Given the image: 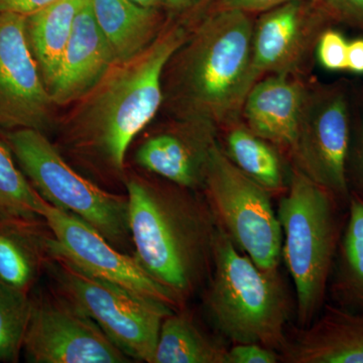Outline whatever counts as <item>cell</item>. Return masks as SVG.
Here are the masks:
<instances>
[{"label": "cell", "mask_w": 363, "mask_h": 363, "mask_svg": "<svg viewBox=\"0 0 363 363\" xmlns=\"http://www.w3.org/2000/svg\"><path fill=\"white\" fill-rule=\"evenodd\" d=\"M333 23L363 32V0H310Z\"/></svg>", "instance_id": "28"}, {"label": "cell", "mask_w": 363, "mask_h": 363, "mask_svg": "<svg viewBox=\"0 0 363 363\" xmlns=\"http://www.w3.org/2000/svg\"><path fill=\"white\" fill-rule=\"evenodd\" d=\"M220 145L228 159L248 178L266 189L272 196L286 190V175L281 152L271 143L255 135L241 119L222 128Z\"/></svg>", "instance_id": "21"}, {"label": "cell", "mask_w": 363, "mask_h": 363, "mask_svg": "<svg viewBox=\"0 0 363 363\" xmlns=\"http://www.w3.org/2000/svg\"><path fill=\"white\" fill-rule=\"evenodd\" d=\"M116 63L111 45L95 20L90 1L86 0L74 21L56 80L49 91L55 106L77 102Z\"/></svg>", "instance_id": "16"}, {"label": "cell", "mask_w": 363, "mask_h": 363, "mask_svg": "<svg viewBox=\"0 0 363 363\" xmlns=\"http://www.w3.org/2000/svg\"><path fill=\"white\" fill-rule=\"evenodd\" d=\"M44 220L0 221V281L30 294L49 259Z\"/></svg>", "instance_id": "19"}, {"label": "cell", "mask_w": 363, "mask_h": 363, "mask_svg": "<svg viewBox=\"0 0 363 363\" xmlns=\"http://www.w3.org/2000/svg\"><path fill=\"white\" fill-rule=\"evenodd\" d=\"M333 23L310 0H296L260 16L255 23L247 86L269 75L306 77L318 42Z\"/></svg>", "instance_id": "12"}, {"label": "cell", "mask_w": 363, "mask_h": 363, "mask_svg": "<svg viewBox=\"0 0 363 363\" xmlns=\"http://www.w3.org/2000/svg\"><path fill=\"white\" fill-rule=\"evenodd\" d=\"M278 351L257 343H235L228 348V363H277Z\"/></svg>", "instance_id": "29"}, {"label": "cell", "mask_w": 363, "mask_h": 363, "mask_svg": "<svg viewBox=\"0 0 363 363\" xmlns=\"http://www.w3.org/2000/svg\"><path fill=\"white\" fill-rule=\"evenodd\" d=\"M42 218L49 229V255L65 260L93 278L180 309L183 303L160 285L136 262L77 216L45 201Z\"/></svg>", "instance_id": "10"}, {"label": "cell", "mask_w": 363, "mask_h": 363, "mask_svg": "<svg viewBox=\"0 0 363 363\" xmlns=\"http://www.w3.org/2000/svg\"><path fill=\"white\" fill-rule=\"evenodd\" d=\"M208 0H164V9L169 20H180L181 16L193 13Z\"/></svg>", "instance_id": "32"}, {"label": "cell", "mask_w": 363, "mask_h": 363, "mask_svg": "<svg viewBox=\"0 0 363 363\" xmlns=\"http://www.w3.org/2000/svg\"><path fill=\"white\" fill-rule=\"evenodd\" d=\"M347 70L363 75V38L348 42Z\"/></svg>", "instance_id": "33"}, {"label": "cell", "mask_w": 363, "mask_h": 363, "mask_svg": "<svg viewBox=\"0 0 363 363\" xmlns=\"http://www.w3.org/2000/svg\"><path fill=\"white\" fill-rule=\"evenodd\" d=\"M305 77L269 75L252 86L240 118L255 135L289 155L297 136L307 93Z\"/></svg>", "instance_id": "15"}, {"label": "cell", "mask_w": 363, "mask_h": 363, "mask_svg": "<svg viewBox=\"0 0 363 363\" xmlns=\"http://www.w3.org/2000/svg\"><path fill=\"white\" fill-rule=\"evenodd\" d=\"M202 191L217 225L236 247L260 269L279 271L283 234L272 196L228 159L219 140L210 155Z\"/></svg>", "instance_id": "8"}, {"label": "cell", "mask_w": 363, "mask_h": 363, "mask_svg": "<svg viewBox=\"0 0 363 363\" xmlns=\"http://www.w3.org/2000/svg\"><path fill=\"white\" fill-rule=\"evenodd\" d=\"M345 81L309 80L291 166L335 196L347 207L351 192L347 176L352 108Z\"/></svg>", "instance_id": "9"}, {"label": "cell", "mask_w": 363, "mask_h": 363, "mask_svg": "<svg viewBox=\"0 0 363 363\" xmlns=\"http://www.w3.org/2000/svg\"><path fill=\"white\" fill-rule=\"evenodd\" d=\"M348 40L335 28H326L318 42L316 57L328 71L347 70Z\"/></svg>", "instance_id": "26"}, {"label": "cell", "mask_w": 363, "mask_h": 363, "mask_svg": "<svg viewBox=\"0 0 363 363\" xmlns=\"http://www.w3.org/2000/svg\"><path fill=\"white\" fill-rule=\"evenodd\" d=\"M330 292L338 306L363 314V194L351 190Z\"/></svg>", "instance_id": "22"}, {"label": "cell", "mask_w": 363, "mask_h": 363, "mask_svg": "<svg viewBox=\"0 0 363 363\" xmlns=\"http://www.w3.org/2000/svg\"><path fill=\"white\" fill-rule=\"evenodd\" d=\"M190 30L187 21L168 18L152 45L114 64L58 123L61 145L91 173L125 180L128 150L162 108L164 68Z\"/></svg>", "instance_id": "1"}, {"label": "cell", "mask_w": 363, "mask_h": 363, "mask_svg": "<svg viewBox=\"0 0 363 363\" xmlns=\"http://www.w3.org/2000/svg\"><path fill=\"white\" fill-rule=\"evenodd\" d=\"M252 14L211 9L191 28L162 75V107L169 117L218 126L240 118L247 86Z\"/></svg>", "instance_id": "3"}, {"label": "cell", "mask_w": 363, "mask_h": 363, "mask_svg": "<svg viewBox=\"0 0 363 363\" xmlns=\"http://www.w3.org/2000/svg\"><path fill=\"white\" fill-rule=\"evenodd\" d=\"M32 308L30 294L0 281V362L20 358Z\"/></svg>", "instance_id": "25"}, {"label": "cell", "mask_w": 363, "mask_h": 363, "mask_svg": "<svg viewBox=\"0 0 363 363\" xmlns=\"http://www.w3.org/2000/svg\"><path fill=\"white\" fill-rule=\"evenodd\" d=\"M89 1L116 63L128 61L145 51L168 21V18H164L162 9L142 6L133 0Z\"/></svg>", "instance_id": "18"}, {"label": "cell", "mask_w": 363, "mask_h": 363, "mask_svg": "<svg viewBox=\"0 0 363 363\" xmlns=\"http://www.w3.org/2000/svg\"><path fill=\"white\" fill-rule=\"evenodd\" d=\"M296 0H216L212 9L224 11H238L248 14L267 13Z\"/></svg>", "instance_id": "30"}, {"label": "cell", "mask_w": 363, "mask_h": 363, "mask_svg": "<svg viewBox=\"0 0 363 363\" xmlns=\"http://www.w3.org/2000/svg\"><path fill=\"white\" fill-rule=\"evenodd\" d=\"M52 1L55 0H0V14L18 13L28 16Z\"/></svg>", "instance_id": "31"}, {"label": "cell", "mask_w": 363, "mask_h": 363, "mask_svg": "<svg viewBox=\"0 0 363 363\" xmlns=\"http://www.w3.org/2000/svg\"><path fill=\"white\" fill-rule=\"evenodd\" d=\"M23 351L33 363L130 362L91 318L58 293L33 300Z\"/></svg>", "instance_id": "11"}, {"label": "cell", "mask_w": 363, "mask_h": 363, "mask_svg": "<svg viewBox=\"0 0 363 363\" xmlns=\"http://www.w3.org/2000/svg\"><path fill=\"white\" fill-rule=\"evenodd\" d=\"M0 133L16 164L43 199L75 215L113 247L128 252L133 245L128 196L105 190L78 173L42 131Z\"/></svg>", "instance_id": "6"}, {"label": "cell", "mask_w": 363, "mask_h": 363, "mask_svg": "<svg viewBox=\"0 0 363 363\" xmlns=\"http://www.w3.org/2000/svg\"><path fill=\"white\" fill-rule=\"evenodd\" d=\"M219 131L209 121L169 117L140 143L133 159L140 168L179 187L202 190Z\"/></svg>", "instance_id": "14"}, {"label": "cell", "mask_w": 363, "mask_h": 363, "mask_svg": "<svg viewBox=\"0 0 363 363\" xmlns=\"http://www.w3.org/2000/svg\"><path fill=\"white\" fill-rule=\"evenodd\" d=\"M133 1L142 6L164 9V0H133Z\"/></svg>", "instance_id": "34"}, {"label": "cell", "mask_w": 363, "mask_h": 363, "mask_svg": "<svg viewBox=\"0 0 363 363\" xmlns=\"http://www.w3.org/2000/svg\"><path fill=\"white\" fill-rule=\"evenodd\" d=\"M362 94H363V89H362Z\"/></svg>", "instance_id": "35"}, {"label": "cell", "mask_w": 363, "mask_h": 363, "mask_svg": "<svg viewBox=\"0 0 363 363\" xmlns=\"http://www.w3.org/2000/svg\"><path fill=\"white\" fill-rule=\"evenodd\" d=\"M51 95L26 33V16L0 14V133L56 130Z\"/></svg>", "instance_id": "13"}, {"label": "cell", "mask_w": 363, "mask_h": 363, "mask_svg": "<svg viewBox=\"0 0 363 363\" xmlns=\"http://www.w3.org/2000/svg\"><path fill=\"white\" fill-rule=\"evenodd\" d=\"M204 295L210 319L233 344L285 348L293 306L281 274L257 267L218 225Z\"/></svg>", "instance_id": "4"}, {"label": "cell", "mask_w": 363, "mask_h": 363, "mask_svg": "<svg viewBox=\"0 0 363 363\" xmlns=\"http://www.w3.org/2000/svg\"><path fill=\"white\" fill-rule=\"evenodd\" d=\"M286 363H363V314L341 306L323 312L292 338L279 353Z\"/></svg>", "instance_id": "17"}, {"label": "cell", "mask_w": 363, "mask_h": 363, "mask_svg": "<svg viewBox=\"0 0 363 363\" xmlns=\"http://www.w3.org/2000/svg\"><path fill=\"white\" fill-rule=\"evenodd\" d=\"M342 207L335 196L291 166L277 214L283 234L281 259L295 286L300 328L323 309L345 223Z\"/></svg>", "instance_id": "5"}, {"label": "cell", "mask_w": 363, "mask_h": 363, "mask_svg": "<svg viewBox=\"0 0 363 363\" xmlns=\"http://www.w3.org/2000/svg\"><path fill=\"white\" fill-rule=\"evenodd\" d=\"M45 269L57 293L82 310L117 347L133 359L152 363L162 321L176 310L93 278L55 255H49Z\"/></svg>", "instance_id": "7"}, {"label": "cell", "mask_w": 363, "mask_h": 363, "mask_svg": "<svg viewBox=\"0 0 363 363\" xmlns=\"http://www.w3.org/2000/svg\"><path fill=\"white\" fill-rule=\"evenodd\" d=\"M86 0H55L26 16V33L48 91L58 74L74 21Z\"/></svg>", "instance_id": "20"}, {"label": "cell", "mask_w": 363, "mask_h": 363, "mask_svg": "<svg viewBox=\"0 0 363 363\" xmlns=\"http://www.w3.org/2000/svg\"><path fill=\"white\" fill-rule=\"evenodd\" d=\"M152 363H228V348L185 312L164 318Z\"/></svg>", "instance_id": "23"}, {"label": "cell", "mask_w": 363, "mask_h": 363, "mask_svg": "<svg viewBox=\"0 0 363 363\" xmlns=\"http://www.w3.org/2000/svg\"><path fill=\"white\" fill-rule=\"evenodd\" d=\"M16 162L11 150L0 140V221L43 220L45 200Z\"/></svg>", "instance_id": "24"}, {"label": "cell", "mask_w": 363, "mask_h": 363, "mask_svg": "<svg viewBox=\"0 0 363 363\" xmlns=\"http://www.w3.org/2000/svg\"><path fill=\"white\" fill-rule=\"evenodd\" d=\"M352 114V130L350 155L347 161V176L351 190L363 194V94Z\"/></svg>", "instance_id": "27"}, {"label": "cell", "mask_w": 363, "mask_h": 363, "mask_svg": "<svg viewBox=\"0 0 363 363\" xmlns=\"http://www.w3.org/2000/svg\"><path fill=\"white\" fill-rule=\"evenodd\" d=\"M136 262L183 304L209 279L217 223L194 191L159 178L126 177Z\"/></svg>", "instance_id": "2"}]
</instances>
